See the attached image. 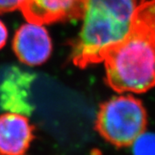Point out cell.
I'll use <instances>...</instances> for the list:
<instances>
[{"instance_id": "6da1fadb", "label": "cell", "mask_w": 155, "mask_h": 155, "mask_svg": "<svg viewBox=\"0 0 155 155\" xmlns=\"http://www.w3.org/2000/svg\"><path fill=\"white\" fill-rule=\"evenodd\" d=\"M105 82L118 93H144L155 87V0L134 14L122 41L105 55Z\"/></svg>"}, {"instance_id": "7a4b0ae2", "label": "cell", "mask_w": 155, "mask_h": 155, "mask_svg": "<svg viewBox=\"0 0 155 155\" xmlns=\"http://www.w3.org/2000/svg\"><path fill=\"white\" fill-rule=\"evenodd\" d=\"M147 0H88L82 28L71 58L78 67L104 61L110 50L128 33L134 14Z\"/></svg>"}, {"instance_id": "3957f363", "label": "cell", "mask_w": 155, "mask_h": 155, "mask_svg": "<svg viewBox=\"0 0 155 155\" xmlns=\"http://www.w3.org/2000/svg\"><path fill=\"white\" fill-rule=\"evenodd\" d=\"M147 113L140 100L131 95L113 97L103 103L97 111L95 128L112 146H132L146 131Z\"/></svg>"}, {"instance_id": "277c9868", "label": "cell", "mask_w": 155, "mask_h": 155, "mask_svg": "<svg viewBox=\"0 0 155 155\" xmlns=\"http://www.w3.org/2000/svg\"><path fill=\"white\" fill-rule=\"evenodd\" d=\"M88 0H24L20 10L28 22L46 24L82 18Z\"/></svg>"}, {"instance_id": "5b68a950", "label": "cell", "mask_w": 155, "mask_h": 155, "mask_svg": "<svg viewBox=\"0 0 155 155\" xmlns=\"http://www.w3.org/2000/svg\"><path fill=\"white\" fill-rule=\"evenodd\" d=\"M13 50L23 64L39 66L50 57L52 41L41 24L28 22L17 29L13 39Z\"/></svg>"}, {"instance_id": "8992f818", "label": "cell", "mask_w": 155, "mask_h": 155, "mask_svg": "<svg viewBox=\"0 0 155 155\" xmlns=\"http://www.w3.org/2000/svg\"><path fill=\"white\" fill-rule=\"evenodd\" d=\"M34 78L30 72L11 67L0 83V107L7 112L30 115L34 110L30 102Z\"/></svg>"}, {"instance_id": "52a82bcc", "label": "cell", "mask_w": 155, "mask_h": 155, "mask_svg": "<svg viewBox=\"0 0 155 155\" xmlns=\"http://www.w3.org/2000/svg\"><path fill=\"white\" fill-rule=\"evenodd\" d=\"M35 129L25 115L7 111L0 115V155H27Z\"/></svg>"}, {"instance_id": "ba28073f", "label": "cell", "mask_w": 155, "mask_h": 155, "mask_svg": "<svg viewBox=\"0 0 155 155\" xmlns=\"http://www.w3.org/2000/svg\"><path fill=\"white\" fill-rule=\"evenodd\" d=\"M132 146L134 155H155V134L144 132Z\"/></svg>"}, {"instance_id": "9c48e42d", "label": "cell", "mask_w": 155, "mask_h": 155, "mask_svg": "<svg viewBox=\"0 0 155 155\" xmlns=\"http://www.w3.org/2000/svg\"><path fill=\"white\" fill-rule=\"evenodd\" d=\"M24 0H0V14L20 9Z\"/></svg>"}, {"instance_id": "30bf717a", "label": "cell", "mask_w": 155, "mask_h": 155, "mask_svg": "<svg viewBox=\"0 0 155 155\" xmlns=\"http://www.w3.org/2000/svg\"><path fill=\"white\" fill-rule=\"evenodd\" d=\"M7 37H8L7 28H6L5 25L3 23V22L0 21V49L5 45Z\"/></svg>"}]
</instances>
